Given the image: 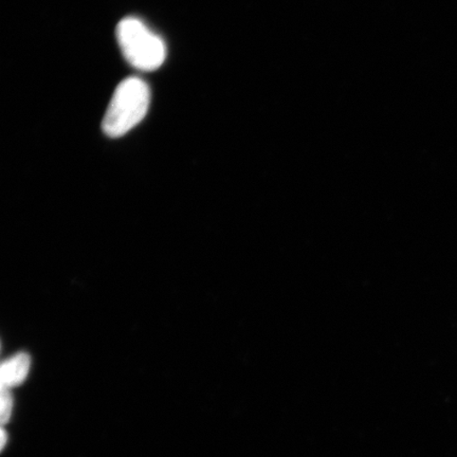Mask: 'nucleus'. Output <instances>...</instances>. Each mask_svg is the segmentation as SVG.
I'll return each mask as SVG.
<instances>
[{
	"label": "nucleus",
	"instance_id": "20e7f679",
	"mask_svg": "<svg viewBox=\"0 0 457 457\" xmlns=\"http://www.w3.org/2000/svg\"><path fill=\"white\" fill-rule=\"evenodd\" d=\"M13 411V396L10 388L2 386V394H0V417H2V424L5 425L11 419Z\"/></svg>",
	"mask_w": 457,
	"mask_h": 457
},
{
	"label": "nucleus",
	"instance_id": "f03ea898",
	"mask_svg": "<svg viewBox=\"0 0 457 457\" xmlns=\"http://www.w3.org/2000/svg\"><path fill=\"white\" fill-rule=\"evenodd\" d=\"M117 37L125 60L137 70L156 71L167 57L163 39L136 17H127L119 22Z\"/></svg>",
	"mask_w": 457,
	"mask_h": 457
},
{
	"label": "nucleus",
	"instance_id": "7ed1b4c3",
	"mask_svg": "<svg viewBox=\"0 0 457 457\" xmlns=\"http://www.w3.org/2000/svg\"><path fill=\"white\" fill-rule=\"evenodd\" d=\"M31 359L26 353H20L4 361L0 370L2 386L14 387L24 382L30 370Z\"/></svg>",
	"mask_w": 457,
	"mask_h": 457
},
{
	"label": "nucleus",
	"instance_id": "f257e3e1",
	"mask_svg": "<svg viewBox=\"0 0 457 457\" xmlns=\"http://www.w3.org/2000/svg\"><path fill=\"white\" fill-rule=\"evenodd\" d=\"M151 91L142 79L130 77L120 83L107 108L103 130L119 138L138 125L148 111Z\"/></svg>",
	"mask_w": 457,
	"mask_h": 457
},
{
	"label": "nucleus",
	"instance_id": "39448f33",
	"mask_svg": "<svg viewBox=\"0 0 457 457\" xmlns=\"http://www.w3.org/2000/svg\"><path fill=\"white\" fill-rule=\"evenodd\" d=\"M7 444V434H5V431L2 430V449H4V445Z\"/></svg>",
	"mask_w": 457,
	"mask_h": 457
}]
</instances>
